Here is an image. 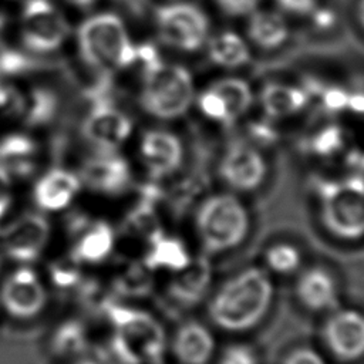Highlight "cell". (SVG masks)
Here are the masks:
<instances>
[{
    "label": "cell",
    "instance_id": "8992f818",
    "mask_svg": "<svg viewBox=\"0 0 364 364\" xmlns=\"http://www.w3.org/2000/svg\"><path fill=\"white\" fill-rule=\"evenodd\" d=\"M193 97V81L185 67L161 60L145 67L141 104L152 117L179 118L189 109Z\"/></svg>",
    "mask_w": 364,
    "mask_h": 364
},
{
    "label": "cell",
    "instance_id": "f1b7e54d",
    "mask_svg": "<svg viewBox=\"0 0 364 364\" xmlns=\"http://www.w3.org/2000/svg\"><path fill=\"white\" fill-rule=\"evenodd\" d=\"M36 152V142L24 134H10L0 139V164L30 159Z\"/></svg>",
    "mask_w": 364,
    "mask_h": 364
},
{
    "label": "cell",
    "instance_id": "ac0fdd59",
    "mask_svg": "<svg viewBox=\"0 0 364 364\" xmlns=\"http://www.w3.org/2000/svg\"><path fill=\"white\" fill-rule=\"evenodd\" d=\"M115 247V233L112 226L102 220H88L81 223L71 239V257L80 264L101 263L112 255Z\"/></svg>",
    "mask_w": 364,
    "mask_h": 364
},
{
    "label": "cell",
    "instance_id": "bcb514c9",
    "mask_svg": "<svg viewBox=\"0 0 364 364\" xmlns=\"http://www.w3.org/2000/svg\"><path fill=\"white\" fill-rule=\"evenodd\" d=\"M71 364H102V363H100V361H97V360H87V358H82V360L74 361V363H71Z\"/></svg>",
    "mask_w": 364,
    "mask_h": 364
},
{
    "label": "cell",
    "instance_id": "83f0119b",
    "mask_svg": "<svg viewBox=\"0 0 364 364\" xmlns=\"http://www.w3.org/2000/svg\"><path fill=\"white\" fill-rule=\"evenodd\" d=\"M87 346V330L78 321H67L61 324L53 337V348L60 355H78Z\"/></svg>",
    "mask_w": 364,
    "mask_h": 364
},
{
    "label": "cell",
    "instance_id": "484cf974",
    "mask_svg": "<svg viewBox=\"0 0 364 364\" xmlns=\"http://www.w3.org/2000/svg\"><path fill=\"white\" fill-rule=\"evenodd\" d=\"M57 109L55 95L44 88H33L23 92L17 117L27 125H41L50 121Z\"/></svg>",
    "mask_w": 364,
    "mask_h": 364
},
{
    "label": "cell",
    "instance_id": "d6a6232c",
    "mask_svg": "<svg viewBox=\"0 0 364 364\" xmlns=\"http://www.w3.org/2000/svg\"><path fill=\"white\" fill-rule=\"evenodd\" d=\"M320 100L328 112H340L347 109L350 92L341 87H323L318 90Z\"/></svg>",
    "mask_w": 364,
    "mask_h": 364
},
{
    "label": "cell",
    "instance_id": "4fadbf2b",
    "mask_svg": "<svg viewBox=\"0 0 364 364\" xmlns=\"http://www.w3.org/2000/svg\"><path fill=\"white\" fill-rule=\"evenodd\" d=\"M132 132V121L122 111L100 104L90 111L82 124V135L104 152L119 148Z\"/></svg>",
    "mask_w": 364,
    "mask_h": 364
},
{
    "label": "cell",
    "instance_id": "7a4b0ae2",
    "mask_svg": "<svg viewBox=\"0 0 364 364\" xmlns=\"http://www.w3.org/2000/svg\"><path fill=\"white\" fill-rule=\"evenodd\" d=\"M112 326L111 350L121 364H158L168 348L162 323L148 311L125 307H108Z\"/></svg>",
    "mask_w": 364,
    "mask_h": 364
},
{
    "label": "cell",
    "instance_id": "7dc6e473",
    "mask_svg": "<svg viewBox=\"0 0 364 364\" xmlns=\"http://www.w3.org/2000/svg\"><path fill=\"white\" fill-rule=\"evenodd\" d=\"M1 30H3V18L0 17V33H1Z\"/></svg>",
    "mask_w": 364,
    "mask_h": 364
},
{
    "label": "cell",
    "instance_id": "9a60e30c",
    "mask_svg": "<svg viewBox=\"0 0 364 364\" xmlns=\"http://www.w3.org/2000/svg\"><path fill=\"white\" fill-rule=\"evenodd\" d=\"M300 304L314 313H330L340 307V293L334 276L321 266L303 270L296 282Z\"/></svg>",
    "mask_w": 364,
    "mask_h": 364
},
{
    "label": "cell",
    "instance_id": "b9f144b4",
    "mask_svg": "<svg viewBox=\"0 0 364 364\" xmlns=\"http://www.w3.org/2000/svg\"><path fill=\"white\" fill-rule=\"evenodd\" d=\"M348 165L355 169L357 173H360L364 178V154L363 152H351L347 158Z\"/></svg>",
    "mask_w": 364,
    "mask_h": 364
},
{
    "label": "cell",
    "instance_id": "cb8c5ba5",
    "mask_svg": "<svg viewBox=\"0 0 364 364\" xmlns=\"http://www.w3.org/2000/svg\"><path fill=\"white\" fill-rule=\"evenodd\" d=\"M208 55L215 65L223 68H237L250 60L246 41L233 31H222L208 43Z\"/></svg>",
    "mask_w": 364,
    "mask_h": 364
},
{
    "label": "cell",
    "instance_id": "30bf717a",
    "mask_svg": "<svg viewBox=\"0 0 364 364\" xmlns=\"http://www.w3.org/2000/svg\"><path fill=\"white\" fill-rule=\"evenodd\" d=\"M327 351L341 363H354L364 357V313L355 309L330 311L321 328Z\"/></svg>",
    "mask_w": 364,
    "mask_h": 364
},
{
    "label": "cell",
    "instance_id": "2e32d148",
    "mask_svg": "<svg viewBox=\"0 0 364 364\" xmlns=\"http://www.w3.org/2000/svg\"><path fill=\"white\" fill-rule=\"evenodd\" d=\"M81 183L91 191L114 195L122 192L131 179L128 162L111 152L87 159L80 171Z\"/></svg>",
    "mask_w": 364,
    "mask_h": 364
},
{
    "label": "cell",
    "instance_id": "ffe728a7",
    "mask_svg": "<svg viewBox=\"0 0 364 364\" xmlns=\"http://www.w3.org/2000/svg\"><path fill=\"white\" fill-rule=\"evenodd\" d=\"M80 178L65 169L55 168L46 172L34 185L36 205L44 212H58L70 206L80 192Z\"/></svg>",
    "mask_w": 364,
    "mask_h": 364
},
{
    "label": "cell",
    "instance_id": "f35d334b",
    "mask_svg": "<svg viewBox=\"0 0 364 364\" xmlns=\"http://www.w3.org/2000/svg\"><path fill=\"white\" fill-rule=\"evenodd\" d=\"M277 4L293 14H309L316 10V0H276Z\"/></svg>",
    "mask_w": 364,
    "mask_h": 364
},
{
    "label": "cell",
    "instance_id": "7bdbcfd3",
    "mask_svg": "<svg viewBox=\"0 0 364 364\" xmlns=\"http://www.w3.org/2000/svg\"><path fill=\"white\" fill-rule=\"evenodd\" d=\"M314 21H316V24L318 27L327 28L334 21V17H333V14L328 10H317L316 16H314Z\"/></svg>",
    "mask_w": 364,
    "mask_h": 364
},
{
    "label": "cell",
    "instance_id": "8fae6325",
    "mask_svg": "<svg viewBox=\"0 0 364 364\" xmlns=\"http://www.w3.org/2000/svg\"><path fill=\"white\" fill-rule=\"evenodd\" d=\"M50 232V223L44 216L24 213L0 230V247L9 259L30 264L43 255Z\"/></svg>",
    "mask_w": 364,
    "mask_h": 364
},
{
    "label": "cell",
    "instance_id": "4dcf8cb0",
    "mask_svg": "<svg viewBox=\"0 0 364 364\" xmlns=\"http://www.w3.org/2000/svg\"><path fill=\"white\" fill-rule=\"evenodd\" d=\"M198 107H199V111L208 119L220 122L223 125H230L228 108H226L223 100L210 87H208L203 92L199 94Z\"/></svg>",
    "mask_w": 364,
    "mask_h": 364
},
{
    "label": "cell",
    "instance_id": "836d02e7",
    "mask_svg": "<svg viewBox=\"0 0 364 364\" xmlns=\"http://www.w3.org/2000/svg\"><path fill=\"white\" fill-rule=\"evenodd\" d=\"M78 266L80 263L75 259H73L70 255L67 260L57 263L51 269L54 282L61 287L73 286L75 282H78Z\"/></svg>",
    "mask_w": 364,
    "mask_h": 364
},
{
    "label": "cell",
    "instance_id": "9c48e42d",
    "mask_svg": "<svg viewBox=\"0 0 364 364\" xmlns=\"http://www.w3.org/2000/svg\"><path fill=\"white\" fill-rule=\"evenodd\" d=\"M48 294L40 274L30 264L13 269L0 284V303L16 318H31L47 306Z\"/></svg>",
    "mask_w": 364,
    "mask_h": 364
},
{
    "label": "cell",
    "instance_id": "4316f807",
    "mask_svg": "<svg viewBox=\"0 0 364 364\" xmlns=\"http://www.w3.org/2000/svg\"><path fill=\"white\" fill-rule=\"evenodd\" d=\"M303 262V255L300 249L287 242H280L269 246L264 252L266 270L272 274L287 276L296 273Z\"/></svg>",
    "mask_w": 364,
    "mask_h": 364
},
{
    "label": "cell",
    "instance_id": "52a82bcc",
    "mask_svg": "<svg viewBox=\"0 0 364 364\" xmlns=\"http://www.w3.org/2000/svg\"><path fill=\"white\" fill-rule=\"evenodd\" d=\"M159 38L169 47L192 53L199 50L209 34L208 16L188 1L161 6L155 14Z\"/></svg>",
    "mask_w": 364,
    "mask_h": 364
},
{
    "label": "cell",
    "instance_id": "3957f363",
    "mask_svg": "<svg viewBox=\"0 0 364 364\" xmlns=\"http://www.w3.org/2000/svg\"><path fill=\"white\" fill-rule=\"evenodd\" d=\"M320 220L340 240L364 237V178L353 173L343 179H318L316 185Z\"/></svg>",
    "mask_w": 364,
    "mask_h": 364
},
{
    "label": "cell",
    "instance_id": "ee69618b",
    "mask_svg": "<svg viewBox=\"0 0 364 364\" xmlns=\"http://www.w3.org/2000/svg\"><path fill=\"white\" fill-rule=\"evenodd\" d=\"M68 4L71 6H75V7H80V9H85L88 6H91L95 0H65Z\"/></svg>",
    "mask_w": 364,
    "mask_h": 364
},
{
    "label": "cell",
    "instance_id": "74e56055",
    "mask_svg": "<svg viewBox=\"0 0 364 364\" xmlns=\"http://www.w3.org/2000/svg\"><path fill=\"white\" fill-rule=\"evenodd\" d=\"M26 58L17 51H4L0 55V70L4 73H18L26 67Z\"/></svg>",
    "mask_w": 364,
    "mask_h": 364
},
{
    "label": "cell",
    "instance_id": "e575fe53",
    "mask_svg": "<svg viewBox=\"0 0 364 364\" xmlns=\"http://www.w3.org/2000/svg\"><path fill=\"white\" fill-rule=\"evenodd\" d=\"M282 364H327V363L317 350L303 346V347L291 348L282 360Z\"/></svg>",
    "mask_w": 364,
    "mask_h": 364
},
{
    "label": "cell",
    "instance_id": "5bb4252c",
    "mask_svg": "<svg viewBox=\"0 0 364 364\" xmlns=\"http://www.w3.org/2000/svg\"><path fill=\"white\" fill-rule=\"evenodd\" d=\"M212 273L209 255L192 256L183 269L171 274L168 284L169 297L182 307L195 306L208 293L212 283Z\"/></svg>",
    "mask_w": 364,
    "mask_h": 364
},
{
    "label": "cell",
    "instance_id": "44dd1931",
    "mask_svg": "<svg viewBox=\"0 0 364 364\" xmlns=\"http://www.w3.org/2000/svg\"><path fill=\"white\" fill-rule=\"evenodd\" d=\"M192 259L186 245L176 236L155 230L149 235L148 247L144 256L146 270L175 273L183 269Z\"/></svg>",
    "mask_w": 364,
    "mask_h": 364
},
{
    "label": "cell",
    "instance_id": "277c9868",
    "mask_svg": "<svg viewBox=\"0 0 364 364\" xmlns=\"http://www.w3.org/2000/svg\"><path fill=\"white\" fill-rule=\"evenodd\" d=\"M250 218L246 206L232 193L206 198L195 213V230L206 255L236 249L247 237Z\"/></svg>",
    "mask_w": 364,
    "mask_h": 364
},
{
    "label": "cell",
    "instance_id": "6da1fadb",
    "mask_svg": "<svg viewBox=\"0 0 364 364\" xmlns=\"http://www.w3.org/2000/svg\"><path fill=\"white\" fill-rule=\"evenodd\" d=\"M274 296L270 273L250 266L228 279L212 296L208 313L216 327L243 333L256 327L269 313Z\"/></svg>",
    "mask_w": 364,
    "mask_h": 364
},
{
    "label": "cell",
    "instance_id": "e0dca14e",
    "mask_svg": "<svg viewBox=\"0 0 364 364\" xmlns=\"http://www.w3.org/2000/svg\"><path fill=\"white\" fill-rule=\"evenodd\" d=\"M139 152L145 166L156 179L173 173L182 161L179 138L164 129L146 131L141 138Z\"/></svg>",
    "mask_w": 364,
    "mask_h": 364
},
{
    "label": "cell",
    "instance_id": "f546056e",
    "mask_svg": "<svg viewBox=\"0 0 364 364\" xmlns=\"http://www.w3.org/2000/svg\"><path fill=\"white\" fill-rule=\"evenodd\" d=\"M343 129L336 124H328L316 131L310 138L309 148L318 156H333L343 148Z\"/></svg>",
    "mask_w": 364,
    "mask_h": 364
},
{
    "label": "cell",
    "instance_id": "d6986e66",
    "mask_svg": "<svg viewBox=\"0 0 364 364\" xmlns=\"http://www.w3.org/2000/svg\"><path fill=\"white\" fill-rule=\"evenodd\" d=\"M216 343L209 327L196 320L182 323L171 341V350L179 364H208Z\"/></svg>",
    "mask_w": 364,
    "mask_h": 364
},
{
    "label": "cell",
    "instance_id": "d4e9b609",
    "mask_svg": "<svg viewBox=\"0 0 364 364\" xmlns=\"http://www.w3.org/2000/svg\"><path fill=\"white\" fill-rule=\"evenodd\" d=\"M225 102L230 124L240 118L250 107L253 95L249 84L236 77H226L209 85Z\"/></svg>",
    "mask_w": 364,
    "mask_h": 364
},
{
    "label": "cell",
    "instance_id": "5b68a950",
    "mask_svg": "<svg viewBox=\"0 0 364 364\" xmlns=\"http://www.w3.org/2000/svg\"><path fill=\"white\" fill-rule=\"evenodd\" d=\"M77 40L81 57L97 70H121L138 61L136 46L124 21L114 13L88 17L78 27Z\"/></svg>",
    "mask_w": 364,
    "mask_h": 364
},
{
    "label": "cell",
    "instance_id": "603a6c76",
    "mask_svg": "<svg viewBox=\"0 0 364 364\" xmlns=\"http://www.w3.org/2000/svg\"><path fill=\"white\" fill-rule=\"evenodd\" d=\"M247 36L257 47L263 50H274L286 43L289 27L279 13L255 10L250 13L247 23Z\"/></svg>",
    "mask_w": 364,
    "mask_h": 364
},
{
    "label": "cell",
    "instance_id": "1f68e13d",
    "mask_svg": "<svg viewBox=\"0 0 364 364\" xmlns=\"http://www.w3.org/2000/svg\"><path fill=\"white\" fill-rule=\"evenodd\" d=\"M218 364H259V355L252 346L233 343L223 348Z\"/></svg>",
    "mask_w": 364,
    "mask_h": 364
},
{
    "label": "cell",
    "instance_id": "d590c367",
    "mask_svg": "<svg viewBox=\"0 0 364 364\" xmlns=\"http://www.w3.org/2000/svg\"><path fill=\"white\" fill-rule=\"evenodd\" d=\"M216 4L229 16H247L253 13L260 0H215Z\"/></svg>",
    "mask_w": 364,
    "mask_h": 364
},
{
    "label": "cell",
    "instance_id": "7402d4cb",
    "mask_svg": "<svg viewBox=\"0 0 364 364\" xmlns=\"http://www.w3.org/2000/svg\"><path fill=\"white\" fill-rule=\"evenodd\" d=\"M310 101L306 88L270 82L260 92V104L269 118H286L303 111Z\"/></svg>",
    "mask_w": 364,
    "mask_h": 364
},
{
    "label": "cell",
    "instance_id": "60d3db41",
    "mask_svg": "<svg viewBox=\"0 0 364 364\" xmlns=\"http://www.w3.org/2000/svg\"><path fill=\"white\" fill-rule=\"evenodd\" d=\"M347 109L355 114H364V94L363 92H350Z\"/></svg>",
    "mask_w": 364,
    "mask_h": 364
},
{
    "label": "cell",
    "instance_id": "ab89813d",
    "mask_svg": "<svg viewBox=\"0 0 364 364\" xmlns=\"http://www.w3.org/2000/svg\"><path fill=\"white\" fill-rule=\"evenodd\" d=\"M250 135L259 144H272L276 139V131L266 122H255L250 125Z\"/></svg>",
    "mask_w": 364,
    "mask_h": 364
},
{
    "label": "cell",
    "instance_id": "ba28073f",
    "mask_svg": "<svg viewBox=\"0 0 364 364\" xmlns=\"http://www.w3.org/2000/svg\"><path fill=\"white\" fill-rule=\"evenodd\" d=\"M23 44L34 53L58 50L70 33L64 14L48 0H28L20 20Z\"/></svg>",
    "mask_w": 364,
    "mask_h": 364
},
{
    "label": "cell",
    "instance_id": "8d00e7d4",
    "mask_svg": "<svg viewBox=\"0 0 364 364\" xmlns=\"http://www.w3.org/2000/svg\"><path fill=\"white\" fill-rule=\"evenodd\" d=\"M10 182H11V176L4 169V166L0 165V222L4 219L6 213L11 206Z\"/></svg>",
    "mask_w": 364,
    "mask_h": 364
},
{
    "label": "cell",
    "instance_id": "7c38bea8",
    "mask_svg": "<svg viewBox=\"0 0 364 364\" xmlns=\"http://www.w3.org/2000/svg\"><path fill=\"white\" fill-rule=\"evenodd\" d=\"M219 173L229 188L243 192L253 191L264 178L266 164L255 146L233 144L220 161Z\"/></svg>",
    "mask_w": 364,
    "mask_h": 364
},
{
    "label": "cell",
    "instance_id": "f6af8a7d",
    "mask_svg": "<svg viewBox=\"0 0 364 364\" xmlns=\"http://www.w3.org/2000/svg\"><path fill=\"white\" fill-rule=\"evenodd\" d=\"M358 16H360V21L364 27V0L360 1V6H358Z\"/></svg>",
    "mask_w": 364,
    "mask_h": 364
}]
</instances>
